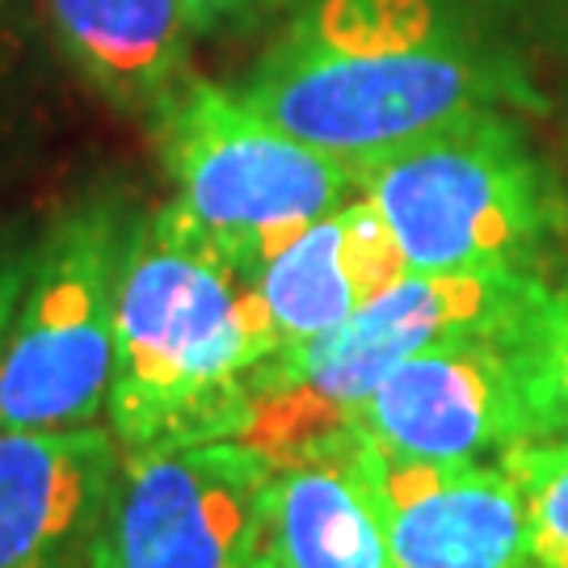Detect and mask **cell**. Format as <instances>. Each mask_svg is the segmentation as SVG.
Listing matches in <instances>:
<instances>
[{"label":"cell","mask_w":568,"mask_h":568,"mask_svg":"<svg viewBox=\"0 0 568 568\" xmlns=\"http://www.w3.org/2000/svg\"><path fill=\"white\" fill-rule=\"evenodd\" d=\"M501 0H307L236 84L286 135L358 173L485 110H539Z\"/></svg>","instance_id":"6da1fadb"},{"label":"cell","mask_w":568,"mask_h":568,"mask_svg":"<svg viewBox=\"0 0 568 568\" xmlns=\"http://www.w3.org/2000/svg\"><path fill=\"white\" fill-rule=\"evenodd\" d=\"M274 349L257 274L173 203L131 220L105 396L110 434L126 455L241 438L248 379Z\"/></svg>","instance_id":"7a4b0ae2"},{"label":"cell","mask_w":568,"mask_h":568,"mask_svg":"<svg viewBox=\"0 0 568 568\" xmlns=\"http://www.w3.org/2000/svg\"><path fill=\"white\" fill-rule=\"evenodd\" d=\"M413 274H497L539 262L568 227V185L509 110H485L363 169Z\"/></svg>","instance_id":"3957f363"},{"label":"cell","mask_w":568,"mask_h":568,"mask_svg":"<svg viewBox=\"0 0 568 568\" xmlns=\"http://www.w3.org/2000/svg\"><path fill=\"white\" fill-rule=\"evenodd\" d=\"M544 278L527 270L497 274H413L379 291L342 328L316 342L278 345L248 379L241 443L265 459H286L345 434L349 417L396 366L459 337L514 333Z\"/></svg>","instance_id":"277c9868"},{"label":"cell","mask_w":568,"mask_h":568,"mask_svg":"<svg viewBox=\"0 0 568 568\" xmlns=\"http://www.w3.org/2000/svg\"><path fill=\"white\" fill-rule=\"evenodd\" d=\"M173 206L257 274L286 241L363 194V173L286 135L236 89L185 77L152 114Z\"/></svg>","instance_id":"5b68a950"},{"label":"cell","mask_w":568,"mask_h":568,"mask_svg":"<svg viewBox=\"0 0 568 568\" xmlns=\"http://www.w3.org/2000/svg\"><path fill=\"white\" fill-rule=\"evenodd\" d=\"M131 220L81 206L51 227L0 333V429H81L105 413Z\"/></svg>","instance_id":"8992f818"},{"label":"cell","mask_w":568,"mask_h":568,"mask_svg":"<svg viewBox=\"0 0 568 568\" xmlns=\"http://www.w3.org/2000/svg\"><path fill=\"white\" fill-rule=\"evenodd\" d=\"M270 467L241 438L122 450L84 568H253Z\"/></svg>","instance_id":"52a82bcc"},{"label":"cell","mask_w":568,"mask_h":568,"mask_svg":"<svg viewBox=\"0 0 568 568\" xmlns=\"http://www.w3.org/2000/svg\"><path fill=\"white\" fill-rule=\"evenodd\" d=\"M345 429L392 459L501 464L530 443L509 333L459 337L405 358Z\"/></svg>","instance_id":"ba28073f"},{"label":"cell","mask_w":568,"mask_h":568,"mask_svg":"<svg viewBox=\"0 0 568 568\" xmlns=\"http://www.w3.org/2000/svg\"><path fill=\"white\" fill-rule=\"evenodd\" d=\"M396 568H530L527 493L506 464H417L366 447Z\"/></svg>","instance_id":"9c48e42d"},{"label":"cell","mask_w":568,"mask_h":568,"mask_svg":"<svg viewBox=\"0 0 568 568\" xmlns=\"http://www.w3.org/2000/svg\"><path fill=\"white\" fill-rule=\"evenodd\" d=\"M119 467L98 426L0 429V568H84Z\"/></svg>","instance_id":"30bf717a"},{"label":"cell","mask_w":568,"mask_h":568,"mask_svg":"<svg viewBox=\"0 0 568 568\" xmlns=\"http://www.w3.org/2000/svg\"><path fill=\"white\" fill-rule=\"evenodd\" d=\"M257 556L270 568H396L366 480L358 438L270 459Z\"/></svg>","instance_id":"8fae6325"},{"label":"cell","mask_w":568,"mask_h":568,"mask_svg":"<svg viewBox=\"0 0 568 568\" xmlns=\"http://www.w3.org/2000/svg\"><path fill=\"white\" fill-rule=\"evenodd\" d=\"M405 274V253L392 241L384 215L358 194L286 241L257 270V291L278 345H300L342 328L358 307Z\"/></svg>","instance_id":"7c38bea8"},{"label":"cell","mask_w":568,"mask_h":568,"mask_svg":"<svg viewBox=\"0 0 568 568\" xmlns=\"http://www.w3.org/2000/svg\"><path fill=\"white\" fill-rule=\"evenodd\" d=\"M68 63L131 114L156 105L190 77L194 26L182 0H42Z\"/></svg>","instance_id":"4fadbf2b"},{"label":"cell","mask_w":568,"mask_h":568,"mask_svg":"<svg viewBox=\"0 0 568 568\" xmlns=\"http://www.w3.org/2000/svg\"><path fill=\"white\" fill-rule=\"evenodd\" d=\"M530 443L568 438V274L544 283L523 325L509 333Z\"/></svg>","instance_id":"5bb4252c"},{"label":"cell","mask_w":568,"mask_h":568,"mask_svg":"<svg viewBox=\"0 0 568 568\" xmlns=\"http://www.w3.org/2000/svg\"><path fill=\"white\" fill-rule=\"evenodd\" d=\"M501 464L527 493L530 568H568V438L527 443Z\"/></svg>","instance_id":"9a60e30c"},{"label":"cell","mask_w":568,"mask_h":568,"mask_svg":"<svg viewBox=\"0 0 568 568\" xmlns=\"http://www.w3.org/2000/svg\"><path fill=\"white\" fill-rule=\"evenodd\" d=\"M182 4L194 34H224V30H241L270 18L283 0H182Z\"/></svg>","instance_id":"2e32d148"},{"label":"cell","mask_w":568,"mask_h":568,"mask_svg":"<svg viewBox=\"0 0 568 568\" xmlns=\"http://www.w3.org/2000/svg\"><path fill=\"white\" fill-rule=\"evenodd\" d=\"M21 295V278L18 274H0V333L9 325V316H13V304H18Z\"/></svg>","instance_id":"e0dca14e"},{"label":"cell","mask_w":568,"mask_h":568,"mask_svg":"<svg viewBox=\"0 0 568 568\" xmlns=\"http://www.w3.org/2000/svg\"><path fill=\"white\" fill-rule=\"evenodd\" d=\"M253 568H270V565H265V560H262V556H257V560H253Z\"/></svg>","instance_id":"ac0fdd59"}]
</instances>
